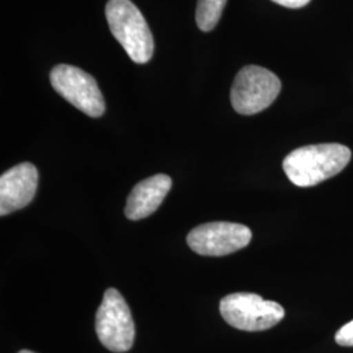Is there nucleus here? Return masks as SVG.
<instances>
[{"mask_svg":"<svg viewBox=\"0 0 353 353\" xmlns=\"http://www.w3.org/2000/svg\"><path fill=\"white\" fill-rule=\"evenodd\" d=\"M50 83L58 94L80 112L92 118H99L105 113L101 90L88 72L70 64H58L51 70Z\"/></svg>","mask_w":353,"mask_h":353,"instance_id":"6","label":"nucleus"},{"mask_svg":"<svg viewBox=\"0 0 353 353\" xmlns=\"http://www.w3.org/2000/svg\"><path fill=\"white\" fill-rule=\"evenodd\" d=\"M281 83L278 76L259 65H246L236 76L230 102L242 115L261 113L278 99Z\"/></svg>","mask_w":353,"mask_h":353,"instance_id":"4","label":"nucleus"},{"mask_svg":"<svg viewBox=\"0 0 353 353\" xmlns=\"http://www.w3.org/2000/svg\"><path fill=\"white\" fill-rule=\"evenodd\" d=\"M170 189L172 178L166 174H156L139 182L127 198V219L138 221L151 216L163 204Z\"/></svg>","mask_w":353,"mask_h":353,"instance_id":"9","label":"nucleus"},{"mask_svg":"<svg viewBox=\"0 0 353 353\" xmlns=\"http://www.w3.org/2000/svg\"><path fill=\"white\" fill-rule=\"evenodd\" d=\"M220 314L232 327L254 332L276 326L285 310L255 293H232L220 301Z\"/></svg>","mask_w":353,"mask_h":353,"instance_id":"3","label":"nucleus"},{"mask_svg":"<svg viewBox=\"0 0 353 353\" xmlns=\"http://www.w3.org/2000/svg\"><path fill=\"white\" fill-rule=\"evenodd\" d=\"M19 353H34L32 352V351H28V350H23V351H20Z\"/></svg>","mask_w":353,"mask_h":353,"instance_id":"13","label":"nucleus"},{"mask_svg":"<svg viewBox=\"0 0 353 353\" xmlns=\"http://www.w3.org/2000/svg\"><path fill=\"white\" fill-rule=\"evenodd\" d=\"M335 341L341 347H353V321H351L347 325H344L336 332Z\"/></svg>","mask_w":353,"mask_h":353,"instance_id":"11","label":"nucleus"},{"mask_svg":"<svg viewBox=\"0 0 353 353\" xmlns=\"http://www.w3.org/2000/svg\"><path fill=\"white\" fill-rule=\"evenodd\" d=\"M38 186L37 168L30 163L16 165L0 176V214L7 216L33 201Z\"/></svg>","mask_w":353,"mask_h":353,"instance_id":"8","label":"nucleus"},{"mask_svg":"<svg viewBox=\"0 0 353 353\" xmlns=\"http://www.w3.org/2000/svg\"><path fill=\"white\" fill-rule=\"evenodd\" d=\"M272 1L287 8H303L310 0H272Z\"/></svg>","mask_w":353,"mask_h":353,"instance_id":"12","label":"nucleus"},{"mask_svg":"<svg viewBox=\"0 0 353 353\" xmlns=\"http://www.w3.org/2000/svg\"><path fill=\"white\" fill-rule=\"evenodd\" d=\"M105 13L112 34L131 61L150 62L154 50L153 36L139 8L131 0H109Z\"/></svg>","mask_w":353,"mask_h":353,"instance_id":"2","label":"nucleus"},{"mask_svg":"<svg viewBox=\"0 0 353 353\" xmlns=\"http://www.w3.org/2000/svg\"><path fill=\"white\" fill-rule=\"evenodd\" d=\"M227 0H198L196 24L203 32H210L217 26Z\"/></svg>","mask_w":353,"mask_h":353,"instance_id":"10","label":"nucleus"},{"mask_svg":"<svg viewBox=\"0 0 353 353\" xmlns=\"http://www.w3.org/2000/svg\"><path fill=\"white\" fill-rule=\"evenodd\" d=\"M246 225L214 221L194 228L188 236L190 249L204 256H223L246 248L252 241Z\"/></svg>","mask_w":353,"mask_h":353,"instance_id":"7","label":"nucleus"},{"mask_svg":"<svg viewBox=\"0 0 353 353\" xmlns=\"http://www.w3.org/2000/svg\"><path fill=\"white\" fill-rule=\"evenodd\" d=\"M96 332L102 345L115 353L130 351L135 339V325L123 296L114 288L105 292L96 314Z\"/></svg>","mask_w":353,"mask_h":353,"instance_id":"5","label":"nucleus"},{"mask_svg":"<svg viewBox=\"0 0 353 353\" xmlns=\"http://www.w3.org/2000/svg\"><path fill=\"white\" fill-rule=\"evenodd\" d=\"M351 157V150L336 143L305 145L290 152L283 161V169L293 185L313 188L339 174Z\"/></svg>","mask_w":353,"mask_h":353,"instance_id":"1","label":"nucleus"}]
</instances>
